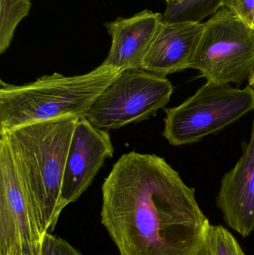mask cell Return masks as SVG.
I'll use <instances>...</instances> for the list:
<instances>
[{"instance_id": "cell-1", "label": "cell", "mask_w": 254, "mask_h": 255, "mask_svg": "<svg viewBox=\"0 0 254 255\" xmlns=\"http://www.w3.org/2000/svg\"><path fill=\"white\" fill-rule=\"evenodd\" d=\"M101 190V223L119 255H207L210 222L165 159L124 154Z\"/></svg>"}, {"instance_id": "cell-2", "label": "cell", "mask_w": 254, "mask_h": 255, "mask_svg": "<svg viewBox=\"0 0 254 255\" xmlns=\"http://www.w3.org/2000/svg\"><path fill=\"white\" fill-rule=\"evenodd\" d=\"M79 118L49 120L1 133L7 137L19 178L46 233L55 230L67 207L61 190Z\"/></svg>"}, {"instance_id": "cell-3", "label": "cell", "mask_w": 254, "mask_h": 255, "mask_svg": "<svg viewBox=\"0 0 254 255\" xmlns=\"http://www.w3.org/2000/svg\"><path fill=\"white\" fill-rule=\"evenodd\" d=\"M121 72L101 64L85 74L55 73L23 85L0 81V134L34 123L85 117Z\"/></svg>"}, {"instance_id": "cell-4", "label": "cell", "mask_w": 254, "mask_h": 255, "mask_svg": "<svg viewBox=\"0 0 254 255\" xmlns=\"http://www.w3.org/2000/svg\"><path fill=\"white\" fill-rule=\"evenodd\" d=\"M189 69L207 81L241 85L254 72V26L227 6L204 22Z\"/></svg>"}, {"instance_id": "cell-5", "label": "cell", "mask_w": 254, "mask_h": 255, "mask_svg": "<svg viewBox=\"0 0 254 255\" xmlns=\"http://www.w3.org/2000/svg\"><path fill=\"white\" fill-rule=\"evenodd\" d=\"M254 111V88L207 81L177 107L165 109L164 137L171 145L195 143Z\"/></svg>"}, {"instance_id": "cell-6", "label": "cell", "mask_w": 254, "mask_h": 255, "mask_svg": "<svg viewBox=\"0 0 254 255\" xmlns=\"http://www.w3.org/2000/svg\"><path fill=\"white\" fill-rule=\"evenodd\" d=\"M166 76L142 68L123 70L92 105L85 118L98 128L116 130L138 124L164 109L173 94Z\"/></svg>"}, {"instance_id": "cell-7", "label": "cell", "mask_w": 254, "mask_h": 255, "mask_svg": "<svg viewBox=\"0 0 254 255\" xmlns=\"http://www.w3.org/2000/svg\"><path fill=\"white\" fill-rule=\"evenodd\" d=\"M46 232L0 134V255H37Z\"/></svg>"}, {"instance_id": "cell-8", "label": "cell", "mask_w": 254, "mask_h": 255, "mask_svg": "<svg viewBox=\"0 0 254 255\" xmlns=\"http://www.w3.org/2000/svg\"><path fill=\"white\" fill-rule=\"evenodd\" d=\"M114 154L108 130L79 118L67 158L61 197L66 206L76 202L92 184L107 159Z\"/></svg>"}, {"instance_id": "cell-9", "label": "cell", "mask_w": 254, "mask_h": 255, "mask_svg": "<svg viewBox=\"0 0 254 255\" xmlns=\"http://www.w3.org/2000/svg\"><path fill=\"white\" fill-rule=\"evenodd\" d=\"M224 220L243 238L254 232V121L250 141L235 166L222 179L216 198Z\"/></svg>"}, {"instance_id": "cell-10", "label": "cell", "mask_w": 254, "mask_h": 255, "mask_svg": "<svg viewBox=\"0 0 254 255\" xmlns=\"http://www.w3.org/2000/svg\"><path fill=\"white\" fill-rule=\"evenodd\" d=\"M204 27V22L163 21L141 68L163 76L189 69Z\"/></svg>"}, {"instance_id": "cell-11", "label": "cell", "mask_w": 254, "mask_h": 255, "mask_svg": "<svg viewBox=\"0 0 254 255\" xmlns=\"http://www.w3.org/2000/svg\"><path fill=\"white\" fill-rule=\"evenodd\" d=\"M162 22L163 14L144 10L131 17H119L104 23L112 42L102 64L122 71L141 68Z\"/></svg>"}, {"instance_id": "cell-12", "label": "cell", "mask_w": 254, "mask_h": 255, "mask_svg": "<svg viewBox=\"0 0 254 255\" xmlns=\"http://www.w3.org/2000/svg\"><path fill=\"white\" fill-rule=\"evenodd\" d=\"M225 0H179L167 3L164 22H201L225 6Z\"/></svg>"}, {"instance_id": "cell-13", "label": "cell", "mask_w": 254, "mask_h": 255, "mask_svg": "<svg viewBox=\"0 0 254 255\" xmlns=\"http://www.w3.org/2000/svg\"><path fill=\"white\" fill-rule=\"evenodd\" d=\"M31 8L30 0H0V53L10 47L18 25Z\"/></svg>"}, {"instance_id": "cell-14", "label": "cell", "mask_w": 254, "mask_h": 255, "mask_svg": "<svg viewBox=\"0 0 254 255\" xmlns=\"http://www.w3.org/2000/svg\"><path fill=\"white\" fill-rule=\"evenodd\" d=\"M207 255H246L234 235L222 226L209 228Z\"/></svg>"}, {"instance_id": "cell-15", "label": "cell", "mask_w": 254, "mask_h": 255, "mask_svg": "<svg viewBox=\"0 0 254 255\" xmlns=\"http://www.w3.org/2000/svg\"><path fill=\"white\" fill-rule=\"evenodd\" d=\"M225 6L237 12L254 26V0H225Z\"/></svg>"}, {"instance_id": "cell-16", "label": "cell", "mask_w": 254, "mask_h": 255, "mask_svg": "<svg viewBox=\"0 0 254 255\" xmlns=\"http://www.w3.org/2000/svg\"><path fill=\"white\" fill-rule=\"evenodd\" d=\"M56 255H83L66 240L55 236Z\"/></svg>"}, {"instance_id": "cell-17", "label": "cell", "mask_w": 254, "mask_h": 255, "mask_svg": "<svg viewBox=\"0 0 254 255\" xmlns=\"http://www.w3.org/2000/svg\"><path fill=\"white\" fill-rule=\"evenodd\" d=\"M41 255H56L55 235L52 233H46L45 235L42 244Z\"/></svg>"}, {"instance_id": "cell-18", "label": "cell", "mask_w": 254, "mask_h": 255, "mask_svg": "<svg viewBox=\"0 0 254 255\" xmlns=\"http://www.w3.org/2000/svg\"><path fill=\"white\" fill-rule=\"evenodd\" d=\"M249 85L254 88V72L253 73V74H252V76H251L250 79H249Z\"/></svg>"}, {"instance_id": "cell-19", "label": "cell", "mask_w": 254, "mask_h": 255, "mask_svg": "<svg viewBox=\"0 0 254 255\" xmlns=\"http://www.w3.org/2000/svg\"><path fill=\"white\" fill-rule=\"evenodd\" d=\"M179 0H166V1H167V3H174V2H177V1H178Z\"/></svg>"}, {"instance_id": "cell-20", "label": "cell", "mask_w": 254, "mask_h": 255, "mask_svg": "<svg viewBox=\"0 0 254 255\" xmlns=\"http://www.w3.org/2000/svg\"><path fill=\"white\" fill-rule=\"evenodd\" d=\"M41 255V251H40V253H39V254H38V255Z\"/></svg>"}]
</instances>
